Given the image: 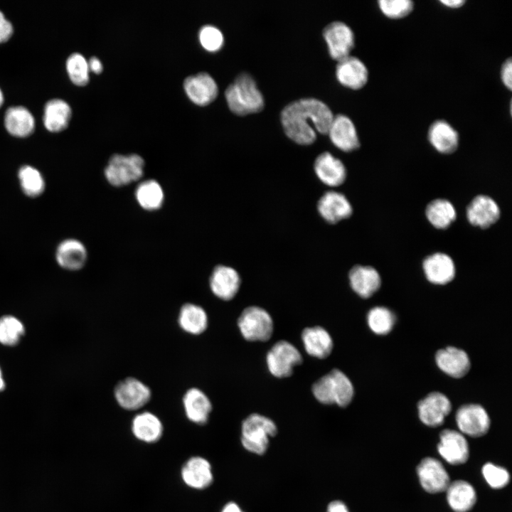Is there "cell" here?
I'll use <instances>...</instances> for the list:
<instances>
[{"mask_svg": "<svg viewBox=\"0 0 512 512\" xmlns=\"http://www.w3.org/2000/svg\"><path fill=\"white\" fill-rule=\"evenodd\" d=\"M181 477L183 482L191 488L205 489L211 484L213 479L211 465L203 457H191L183 465Z\"/></svg>", "mask_w": 512, "mask_h": 512, "instance_id": "cell-25", "label": "cell"}, {"mask_svg": "<svg viewBox=\"0 0 512 512\" xmlns=\"http://www.w3.org/2000/svg\"><path fill=\"white\" fill-rule=\"evenodd\" d=\"M328 134L333 144L339 149L349 152L360 146L358 136L354 124L349 117L337 114L330 124Z\"/></svg>", "mask_w": 512, "mask_h": 512, "instance_id": "cell-16", "label": "cell"}, {"mask_svg": "<svg viewBox=\"0 0 512 512\" xmlns=\"http://www.w3.org/2000/svg\"><path fill=\"white\" fill-rule=\"evenodd\" d=\"M430 143L439 153L452 154L459 144V134L457 130L444 120L434 122L428 129Z\"/></svg>", "mask_w": 512, "mask_h": 512, "instance_id": "cell-27", "label": "cell"}, {"mask_svg": "<svg viewBox=\"0 0 512 512\" xmlns=\"http://www.w3.org/2000/svg\"><path fill=\"white\" fill-rule=\"evenodd\" d=\"M336 75L341 85L353 90L361 89L368 80L366 65L359 58L351 55L338 61Z\"/></svg>", "mask_w": 512, "mask_h": 512, "instance_id": "cell-18", "label": "cell"}, {"mask_svg": "<svg viewBox=\"0 0 512 512\" xmlns=\"http://www.w3.org/2000/svg\"><path fill=\"white\" fill-rule=\"evenodd\" d=\"M417 474L422 487L428 493L446 491L449 476L442 464L432 457L423 459L417 467Z\"/></svg>", "mask_w": 512, "mask_h": 512, "instance_id": "cell-11", "label": "cell"}, {"mask_svg": "<svg viewBox=\"0 0 512 512\" xmlns=\"http://www.w3.org/2000/svg\"><path fill=\"white\" fill-rule=\"evenodd\" d=\"M482 474L488 484L493 489L506 486L510 480L508 471L492 463H486L482 467Z\"/></svg>", "mask_w": 512, "mask_h": 512, "instance_id": "cell-42", "label": "cell"}, {"mask_svg": "<svg viewBox=\"0 0 512 512\" xmlns=\"http://www.w3.org/2000/svg\"><path fill=\"white\" fill-rule=\"evenodd\" d=\"M1 375V371L0 369V391L2 390L5 387V384Z\"/></svg>", "mask_w": 512, "mask_h": 512, "instance_id": "cell-49", "label": "cell"}, {"mask_svg": "<svg viewBox=\"0 0 512 512\" xmlns=\"http://www.w3.org/2000/svg\"><path fill=\"white\" fill-rule=\"evenodd\" d=\"M378 4L382 14L392 19L407 16L414 8V3L410 0H380Z\"/></svg>", "mask_w": 512, "mask_h": 512, "instance_id": "cell-40", "label": "cell"}, {"mask_svg": "<svg viewBox=\"0 0 512 512\" xmlns=\"http://www.w3.org/2000/svg\"><path fill=\"white\" fill-rule=\"evenodd\" d=\"M24 333L22 323L11 316L0 318V342L6 346L16 345Z\"/></svg>", "mask_w": 512, "mask_h": 512, "instance_id": "cell-39", "label": "cell"}, {"mask_svg": "<svg viewBox=\"0 0 512 512\" xmlns=\"http://www.w3.org/2000/svg\"><path fill=\"white\" fill-rule=\"evenodd\" d=\"M114 396L117 403L124 410H137L149 402L151 391L142 380L127 377L116 384Z\"/></svg>", "mask_w": 512, "mask_h": 512, "instance_id": "cell-8", "label": "cell"}, {"mask_svg": "<svg viewBox=\"0 0 512 512\" xmlns=\"http://www.w3.org/2000/svg\"><path fill=\"white\" fill-rule=\"evenodd\" d=\"M334 118L330 108L315 98H303L287 105L282 111L281 122L287 137L297 144H312L316 131L328 134Z\"/></svg>", "mask_w": 512, "mask_h": 512, "instance_id": "cell-1", "label": "cell"}, {"mask_svg": "<svg viewBox=\"0 0 512 512\" xmlns=\"http://www.w3.org/2000/svg\"><path fill=\"white\" fill-rule=\"evenodd\" d=\"M135 197L138 204L143 209L156 210L163 205L164 193L158 181L149 179L142 181L137 186Z\"/></svg>", "mask_w": 512, "mask_h": 512, "instance_id": "cell-34", "label": "cell"}, {"mask_svg": "<svg viewBox=\"0 0 512 512\" xmlns=\"http://www.w3.org/2000/svg\"><path fill=\"white\" fill-rule=\"evenodd\" d=\"M326 512H350L346 505L341 501L335 500L329 503Z\"/></svg>", "mask_w": 512, "mask_h": 512, "instance_id": "cell-45", "label": "cell"}, {"mask_svg": "<svg viewBox=\"0 0 512 512\" xmlns=\"http://www.w3.org/2000/svg\"><path fill=\"white\" fill-rule=\"evenodd\" d=\"M14 28L9 21L0 11V43L6 41L12 36Z\"/></svg>", "mask_w": 512, "mask_h": 512, "instance_id": "cell-43", "label": "cell"}, {"mask_svg": "<svg viewBox=\"0 0 512 512\" xmlns=\"http://www.w3.org/2000/svg\"><path fill=\"white\" fill-rule=\"evenodd\" d=\"M198 38L201 46L211 52L220 50L224 41L220 30L212 25L202 26L198 32Z\"/></svg>", "mask_w": 512, "mask_h": 512, "instance_id": "cell-41", "label": "cell"}, {"mask_svg": "<svg viewBox=\"0 0 512 512\" xmlns=\"http://www.w3.org/2000/svg\"><path fill=\"white\" fill-rule=\"evenodd\" d=\"M302 339L306 352L313 357L326 358L332 351V338L321 326L305 328L302 333Z\"/></svg>", "mask_w": 512, "mask_h": 512, "instance_id": "cell-26", "label": "cell"}, {"mask_svg": "<svg viewBox=\"0 0 512 512\" xmlns=\"http://www.w3.org/2000/svg\"><path fill=\"white\" fill-rule=\"evenodd\" d=\"M238 326L243 338L249 341L269 340L274 329L270 314L257 306H248L241 312Z\"/></svg>", "mask_w": 512, "mask_h": 512, "instance_id": "cell-6", "label": "cell"}, {"mask_svg": "<svg viewBox=\"0 0 512 512\" xmlns=\"http://www.w3.org/2000/svg\"><path fill=\"white\" fill-rule=\"evenodd\" d=\"M456 422L461 433L479 437L487 433L490 418L485 409L477 404L464 405L456 413Z\"/></svg>", "mask_w": 512, "mask_h": 512, "instance_id": "cell-9", "label": "cell"}, {"mask_svg": "<svg viewBox=\"0 0 512 512\" xmlns=\"http://www.w3.org/2000/svg\"><path fill=\"white\" fill-rule=\"evenodd\" d=\"M144 160L139 154H113L105 168L107 182L120 187L139 180L144 174Z\"/></svg>", "mask_w": 512, "mask_h": 512, "instance_id": "cell-5", "label": "cell"}, {"mask_svg": "<svg viewBox=\"0 0 512 512\" xmlns=\"http://www.w3.org/2000/svg\"><path fill=\"white\" fill-rule=\"evenodd\" d=\"M446 491L447 502L455 512H467L473 508L476 501V494L474 487L463 480L449 483Z\"/></svg>", "mask_w": 512, "mask_h": 512, "instance_id": "cell-33", "label": "cell"}, {"mask_svg": "<svg viewBox=\"0 0 512 512\" xmlns=\"http://www.w3.org/2000/svg\"><path fill=\"white\" fill-rule=\"evenodd\" d=\"M277 432L275 423L269 417L253 413L247 416L241 426V443L248 452L262 455L267 449L270 437Z\"/></svg>", "mask_w": 512, "mask_h": 512, "instance_id": "cell-4", "label": "cell"}, {"mask_svg": "<svg viewBox=\"0 0 512 512\" xmlns=\"http://www.w3.org/2000/svg\"><path fill=\"white\" fill-rule=\"evenodd\" d=\"M348 277L352 289L364 299L370 297L381 285L379 273L370 266L356 265L350 270Z\"/></svg>", "mask_w": 512, "mask_h": 512, "instance_id": "cell-24", "label": "cell"}, {"mask_svg": "<svg viewBox=\"0 0 512 512\" xmlns=\"http://www.w3.org/2000/svg\"><path fill=\"white\" fill-rule=\"evenodd\" d=\"M230 110L238 115H245L261 111L264 99L253 78L242 73L237 76L225 92Z\"/></svg>", "mask_w": 512, "mask_h": 512, "instance_id": "cell-2", "label": "cell"}, {"mask_svg": "<svg viewBox=\"0 0 512 512\" xmlns=\"http://www.w3.org/2000/svg\"><path fill=\"white\" fill-rule=\"evenodd\" d=\"M314 167L320 181L329 186H340L346 179V169L343 164L329 152L319 154Z\"/></svg>", "mask_w": 512, "mask_h": 512, "instance_id": "cell-23", "label": "cell"}, {"mask_svg": "<svg viewBox=\"0 0 512 512\" xmlns=\"http://www.w3.org/2000/svg\"><path fill=\"white\" fill-rule=\"evenodd\" d=\"M422 267L427 280L435 284H446L455 276L456 269L453 260L442 252L429 255L424 260Z\"/></svg>", "mask_w": 512, "mask_h": 512, "instance_id": "cell-21", "label": "cell"}, {"mask_svg": "<svg viewBox=\"0 0 512 512\" xmlns=\"http://www.w3.org/2000/svg\"><path fill=\"white\" fill-rule=\"evenodd\" d=\"M56 260L63 268L69 270L81 269L87 260L85 245L76 239L63 240L58 247Z\"/></svg>", "mask_w": 512, "mask_h": 512, "instance_id": "cell-31", "label": "cell"}, {"mask_svg": "<svg viewBox=\"0 0 512 512\" xmlns=\"http://www.w3.org/2000/svg\"><path fill=\"white\" fill-rule=\"evenodd\" d=\"M501 79L503 84L509 90L512 89V60L507 59L501 66Z\"/></svg>", "mask_w": 512, "mask_h": 512, "instance_id": "cell-44", "label": "cell"}, {"mask_svg": "<svg viewBox=\"0 0 512 512\" xmlns=\"http://www.w3.org/2000/svg\"><path fill=\"white\" fill-rule=\"evenodd\" d=\"M317 208L321 216L330 223L346 219L350 217L353 212L347 198L334 191L326 192L319 200Z\"/></svg>", "mask_w": 512, "mask_h": 512, "instance_id": "cell-20", "label": "cell"}, {"mask_svg": "<svg viewBox=\"0 0 512 512\" xmlns=\"http://www.w3.org/2000/svg\"><path fill=\"white\" fill-rule=\"evenodd\" d=\"M4 125L12 135L25 137L30 135L35 128V119L32 113L23 106L9 107L4 115Z\"/></svg>", "mask_w": 512, "mask_h": 512, "instance_id": "cell-30", "label": "cell"}, {"mask_svg": "<svg viewBox=\"0 0 512 512\" xmlns=\"http://www.w3.org/2000/svg\"><path fill=\"white\" fill-rule=\"evenodd\" d=\"M315 398L322 404L348 406L353 400L354 389L348 376L338 369H333L312 385Z\"/></svg>", "mask_w": 512, "mask_h": 512, "instance_id": "cell-3", "label": "cell"}, {"mask_svg": "<svg viewBox=\"0 0 512 512\" xmlns=\"http://www.w3.org/2000/svg\"><path fill=\"white\" fill-rule=\"evenodd\" d=\"M417 409L422 422L435 427L443 424L452 410V404L444 394L433 392L419 402Z\"/></svg>", "mask_w": 512, "mask_h": 512, "instance_id": "cell-12", "label": "cell"}, {"mask_svg": "<svg viewBox=\"0 0 512 512\" xmlns=\"http://www.w3.org/2000/svg\"><path fill=\"white\" fill-rule=\"evenodd\" d=\"M331 57L338 61L350 55L354 46V34L351 28L341 21L327 25L323 33Z\"/></svg>", "mask_w": 512, "mask_h": 512, "instance_id": "cell-10", "label": "cell"}, {"mask_svg": "<svg viewBox=\"0 0 512 512\" xmlns=\"http://www.w3.org/2000/svg\"><path fill=\"white\" fill-rule=\"evenodd\" d=\"M18 178L23 191L28 196L37 197L45 189V181L41 174L31 166H23L18 171Z\"/></svg>", "mask_w": 512, "mask_h": 512, "instance_id": "cell-36", "label": "cell"}, {"mask_svg": "<svg viewBox=\"0 0 512 512\" xmlns=\"http://www.w3.org/2000/svg\"><path fill=\"white\" fill-rule=\"evenodd\" d=\"M183 87L189 99L201 106L212 102L218 92L216 82L209 73L206 72H200L186 78Z\"/></svg>", "mask_w": 512, "mask_h": 512, "instance_id": "cell-13", "label": "cell"}, {"mask_svg": "<svg viewBox=\"0 0 512 512\" xmlns=\"http://www.w3.org/2000/svg\"><path fill=\"white\" fill-rule=\"evenodd\" d=\"M440 3L447 7L457 9L462 6L466 1L464 0H442Z\"/></svg>", "mask_w": 512, "mask_h": 512, "instance_id": "cell-47", "label": "cell"}, {"mask_svg": "<svg viewBox=\"0 0 512 512\" xmlns=\"http://www.w3.org/2000/svg\"><path fill=\"white\" fill-rule=\"evenodd\" d=\"M185 415L197 425L206 424L212 411V403L207 395L198 388L188 389L182 398Z\"/></svg>", "mask_w": 512, "mask_h": 512, "instance_id": "cell-19", "label": "cell"}, {"mask_svg": "<svg viewBox=\"0 0 512 512\" xmlns=\"http://www.w3.org/2000/svg\"><path fill=\"white\" fill-rule=\"evenodd\" d=\"M209 284L215 297L229 301L235 297L240 289V277L233 267L218 265L212 272Z\"/></svg>", "mask_w": 512, "mask_h": 512, "instance_id": "cell-15", "label": "cell"}, {"mask_svg": "<svg viewBox=\"0 0 512 512\" xmlns=\"http://www.w3.org/2000/svg\"><path fill=\"white\" fill-rule=\"evenodd\" d=\"M131 428L134 437L146 443L158 441L164 430L160 419L154 413L146 411L134 416Z\"/></svg>", "mask_w": 512, "mask_h": 512, "instance_id": "cell-29", "label": "cell"}, {"mask_svg": "<svg viewBox=\"0 0 512 512\" xmlns=\"http://www.w3.org/2000/svg\"><path fill=\"white\" fill-rule=\"evenodd\" d=\"M221 512H244L241 510L240 506L234 503L229 502L222 509Z\"/></svg>", "mask_w": 512, "mask_h": 512, "instance_id": "cell-48", "label": "cell"}, {"mask_svg": "<svg viewBox=\"0 0 512 512\" xmlns=\"http://www.w3.org/2000/svg\"><path fill=\"white\" fill-rule=\"evenodd\" d=\"M4 102V95L2 92V90L0 88V107L2 105Z\"/></svg>", "mask_w": 512, "mask_h": 512, "instance_id": "cell-50", "label": "cell"}, {"mask_svg": "<svg viewBox=\"0 0 512 512\" xmlns=\"http://www.w3.org/2000/svg\"><path fill=\"white\" fill-rule=\"evenodd\" d=\"M395 314L388 308L376 306L371 309L367 316L370 330L378 335H385L393 328L395 323Z\"/></svg>", "mask_w": 512, "mask_h": 512, "instance_id": "cell-37", "label": "cell"}, {"mask_svg": "<svg viewBox=\"0 0 512 512\" xmlns=\"http://www.w3.org/2000/svg\"><path fill=\"white\" fill-rule=\"evenodd\" d=\"M71 115V107L67 102L58 98L50 100L44 107V126L50 132L62 131L68 127Z\"/></svg>", "mask_w": 512, "mask_h": 512, "instance_id": "cell-32", "label": "cell"}, {"mask_svg": "<svg viewBox=\"0 0 512 512\" xmlns=\"http://www.w3.org/2000/svg\"><path fill=\"white\" fill-rule=\"evenodd\" d=\"M437 450L449 464L459 465L465 463L469 456L466 439L460 432L444 430L439 436Z\"/></svg>", "mask_w": 512, "mask_h": 512, "instance_id": "cell-14", "label": "cell"}, {"mask_svg": "<svg viewBox=\"0 0 512 512\" xmlns=\"http://www.w3.org/2000/svg\"><path fill=\"white\" fill-rule=\"evenodd\" d=\"M89 70L95 73L99 74L103 70V65L101 60L96 56H92L87 60Z\"/></svg>", "mask_w": 512, "mask_h": 512, "instance_id": "cell-46", "label": "cell"}, {"mask_svg": "<svg viewBox=\"0 0 512 512\" xmlns=\"http://www.w3.org/2000/svg\"><path fill=\"white\" fill-rule=\"evenodd\" d=\"M177 322L184 332L198 336L206 330L208 317L202 306L193 303H186L180 308Z\"/></svg>", "mask_w": 512, "mask_h": 512, "instance_id": "cell-28", "label": "cell"}, {"mask_svg": "<svg viewBox=\"0 0 512 512\" xmlns=\"http://www.w3.org/2000/svg\"><path fill=\"white\" fill-rule=\"evenodd\" d=\"M469 222L476 227L486 228L494 224L500 217V208L496 202L488 196H476L466 209Z\"/></svg>", "mask_w": 512, "mask_h": 512, "instance_id": "cell-17", "label": "cell"}, {"mask_svg": "<svg viewBox=\"0 0 512 512\" xmlns=\"http://www.w3.org/2000/svg\"><path fill=\"white\" fill-rule=\"evenodd\" d=\"M426 216L436 228L445 229L456 219V210L451 202L446 199H435L426 208Z\"/></svg>", "mask_w": 512, "mask_h": 512, "instance_id": "cell-35", "label": "cell"}, {"mask_svg": "<svg viewBox=\"0 0 512 512\" xmlns=\"http://www.w3.org/2000/svg\"><path fill=\"white\" fill-rule=\"evenodd\" d=\"M66 70L71 81L80 86L85 85L89 81L87 60L80 53L70 55L65 63Z\"/></svg>", "mask_w": 512, "mask_h": 512, "instance_id": "cell-38", "label": "cell"}, {"mask_svg": "<svg viewBox=\"0 0 512 512\" xmlns=\"http://www.w3.org/2000/svg\"><path fill=\"white\" fill-rule=\"evenodd\" d=\"M266 362L273 376L283 378L292 375L294 367L302 363V356L291 343L279 341L267 352Z\"/></svg>", "mask_w": 512, "mask_h": 512, "instance_id": "cell-7", "label": "cell"}, {"mask_svg": "<svg viewBox=\"0 0 512 512\" xmlns=\"http://www.w3.org/2000/svg\"><path fill=\"white\" fill-rule=\"evenodd\" d=\"M435 361L437 366L444 373L456 378L464 376L470 369V361L467 353L452 346L439 350L436 353Z\"/></svg>", "mask_w": 512, "mask_h": 512, "instance_id": "cell-22", "label": "cell"}]
</instances>
